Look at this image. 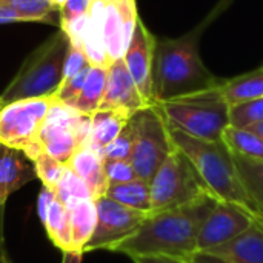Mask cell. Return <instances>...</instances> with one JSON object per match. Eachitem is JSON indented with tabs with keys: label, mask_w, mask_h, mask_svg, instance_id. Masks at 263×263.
<instances>
[{
	"label": "cell",
	"mask_w": 263,
	"mask_h": 263,
	"mask_svg": "<svg viewBox=\"0 0 263 263\" xmlns=\"http://www.w3.org/2000/svg\"><path fill=\"white\" fill-rule=\"evenodd\" d=\"M106 76H108V66H91L88 77L85 80V85L72 103V109L83 114V116H92L94 112L99 111L103 94H105V86H106Z\"/></svg>",
	"instance_id": "7402d4cb"
},
{
	"label": "cell",
	"mask_w": 263,
	"mask_h": 263,
	"mask_svg": "<svg viewBox=\"0 0 263 263\" xmlns=\"http://www.w3.org/2000/svg\"><path fill=\"white\" fill-rule=\"evenodd\" d=\"M129 114L116 109H99L91 116V129L85 145L103 154V149L120 134L125 128Z\"/></svg>",
	"instance_id": "d6986e66"
},
{
	"label": "cell",
	"mask_w": 263,
	"mask_h": 263,
	"mask_svg": "<svg viewBox=\"0 0 263 263\" xmlns=\"http://www.w3.org/2000/svg\"><path fill=\"white\" fill-rule=\"evenodd\" d=\"M145 106H148V103L140 96L125 60L119 59L109 63L105 94L99 109H116L133 116Z\"/></svg>",
	"instance_id": "9a60e30c"
},
{
	"label": "cell",
	"mask_w": 263,
	"mask_h": 263,
	"mask_svg": "<svg viewBox=\"0 0 263 263\" xmlns=\"http://www.w3.org/2000/svg\"><path fill=\"white\" fill-rule=\"evenodd\" d=\"M263 120V97L230 106V126L248 129Z\"/></svg>",
	"instance_id": "4316f807"
},
{
	"label": "cell",
	"mask_w": 263,
	"mask_h": 263,
	"mask_svg": "<svg viewBox=\"0 0 263 263\" xmlns=\"http://www.w3.org/2000/svg\"><path fill=\"white\" fill-rule=\"evenodd\" d=\"M54 200H55V193L52 190H48L43 186L40 191V196H39V202H37V211H39V217L42 222L45 220L46 214L49 213V208Z\"/></svg>",
	"instance_id": "1f68e13d"
},
{
	"label": "cell",
	"mask_w": 263,
	"mask_h": 263,
	"mask_svg": "<svg viewBox=\"0 0 263 263\" xmlns=\"http://www.w3.org/2000/svg\"><path fill=\"white\" fill-rule=\"evenodd\" d=\"M97 222L89 242L85 247V253H92L97 250L109 251L114 245L133 236L139 227L149 216L128 206H123L106 196L94 200Z\"/></svg>",
	"instance_id": "30bf717a"
},
{
	"label": "cell",
	"mask_w": 263,
	"mask_h": 263,
	"mask_svg": "<svg viewBox=\"0 0 263 263\" xmlns=\"http://www.w3.org/2000/svg\"><path fill=\"white\" fill-rule=\"evenodd\" d=\"M6 263H12V262H11V259H9V260H8V262H6Z\"/></svg>",
	"instance_id": "60d3db41"
},
{
	"label": "cell",
	"mask_w": 263,
	"mask_h": 263,
	"mask_svg": "<svg viewBox=\"0 0 263 263\" xmlns=\"http://www.w3.org/2000/svg\"><path fill=\"white\" fill-rule=\"evenodd\" d=\"M51 97L11 102L0 109V143L22 149L31 159L40 149L37 139L51 108Z\"/></svg>",
	"instance_id": "9c48e42d"
},
{
	"label": "cell",
	"mask_w": 263,
	"mask_h": 263,
	"mask_svg": "<svg viewBox=\"0 0 263 263\" xmlns=\"http://www.w3.org/2000/svg\"><path fill=\"white\" fill-rule=\"evenodd\" d=\"M137 20L136 0H105L103 42L109 63L123 59Z\"/></svg>",
	"instance_id": "4fadbf2b"
},
{
	"label": "cell",
	"mask_w": 263,
	"mask_h": 263,
	"mask_svg": "<svg viewBox=\"0 0 263 263\" xmlns=\"http://www.w3.org/2000/svg\"><path fill=\"white\" fill-rule=\"evenodd\" d=\"M222 142L236 156L263 160V139L250 129L228 126L222 134Z\"/></svg>",
	"instance_id": "cb8c5ba5"
},
{
	"label": "cell",
	"mask_w": 263,
	"mask_h": 263,
	"mask_svg": "<svg viewBox=\"0 0 263 263\" xmlns=\"http://www.w3.org/2000/svg\"><path fill=\"white\" fill-rule=\"evenodd\" d=\"M134 146V129L131 122L125 125L120 134L103 149L105 160H129Z\"/></svg>",
	"instance_id": "f546056e"
},
{
	"label": "cell",
	"mask_w": 263,
	"mask_h": 263,
	"mask_svg": "<svg viewBox=\"0 0 263 263\" xmlns=\"http://www.w3.org/2000/svg\"><path fill=\"white\" fill-rule=\"evenodd\" d=\"M37 179L32 160L22 149L0 143V205L23 185Z\"/></svg>",
	"instance_id": "2e32d148"
},
{
	"label": "cell",
	"mask_w": 263,
	"mask_h": 263,
	"mask_svg": "<svg viewBox=\"0 0 263 263\" xmlns=\"http://www.w3.org/2000/svg\"><path fill=\"white\" fill-rule=\"evenodd\" d=\"M17 14L20 22L60 25V9L49 0H3Z\"/></svg>",
	"instance_id": "484cf974"
},
{
	"label": "cell",
	"mask_w": 263,
	"mask_h": 263,
	"mask_svg": "<svg viewBox=\"0 0 263 263\" xmlns=\"http://www.w3.org/2000/svg\"><path fill=\"white\" fill-rule=\"evenodd\" d=\"M20 22L17 14L12 11L11 6H8L3 0H0V25H6V23H15Z\"/></svg>",
	"instance_id": "836d02e7"
},
{
	"label": "cell",
	"mask_w": 263,
	"mask_h": 263,
	"mask_svg": "<svg viewBox=\"0 0 263 263\" xmlns=\"http://www.w3.org/2000/svg\"><path fill=\"white\" fill-rule=\"evenodd\" d=\"M105 173L109 185L125 183L137 179V174L129 160H105Z\"/></svg>",
	"instance_id": "4dcf8cb0"
},
{
	"label": "cell",
	"mask_w": 263,
	"mask_h": 263,
	"mask_svg": "<svg viewBox=\"0 0 263 263\" xmlns=\"http://www.w3.org/2000/svg\"><path fill=\"white\" fill-rule=\"evenodd\" d=\"M49 240L65 254H72V242H71V230H69V219L66 206L55 197L52 202L49 213L46 214L45 220L42 222Z\"/></svg>",
	"instance_id": "603a6c76"
},
{
	"label": "cell",
	"mask_w": 263,
	"mask_h": 263,
	"mask_svg": "<svg viewBox=\"0 0 263 263\" xmlns=\"http://www.w3.org/2000/svg\"><path fill=\"white\" fill-rule=\"evenodd\" d=\"M49 2H51L57 9H62V8H63V5L66 3V0H49Z\"/></svg>",
	"instance_id": "74e56055"
},
{
	"label": "cell",
	"mask_w": 263,
	"mask_h": 263,
	"mask_svg": "<svg viewBox=\"0 0 263 263\" xmlns=\"http://www.w3.org/2000/svg\"><path fill=\"white\" fill-rule=\"evenodd\" d=\"M156 105L171 128L197 139L222 140L225 128L230 126V105L220 85Z\"/></svg>",
	"instance_id": "5b68a950"
},
{
	"label": "cell",
	"mask_w": 263,
	"mask_h": 263,
	"mask_svg": "<svg viewBox=\"0 0 263 263\" xmlns=\"http://www.w3.org/2000/svg\"><path fill=\"white\" fill-rule=\"evenodd\" d=\"M62 263H69V253H65V254H63V260H62Z\"/></svg>",
	"instance_id": "f35d334b"
},
{
	"label": "cell",
	"mask_w": 263,
	"mask_h": 263,
	"mask_svg": "<svg viewBox=\"0 0 263 263\" xmlns=\"http://www.w3.org/2000/svg\"><path fill=\"white\" fill-rule=\"evenodd\" d=\"M63 205L66 206L69 219L72 254L83 256L85 247L89 242L97 222L94 199H69Z\"/></svg>",
	"instance_id": "ac0fdd59"
},
{
	"label": "cell",
	"mask_w": 263,
	"mask_h": 263,
	"mask_svg": "<svg viewBox=\"0 0 263 263\" xmlns=\"http://www.w3.org/2000/svg\"><path fill=\"white\" fill-rule=\"evenodd\" d=\"M170 134L173 143L194 163L213 196L219 200L245 208L257 219L263 220V216L245 191L233 153L222 140L197 139L171 126Z\"/></svg>",
	"instance_id": "3957f363"
},
{
	"label": "cell",
	"mask_w": 263,
	"mask_h": 263,
	"mask_svg": "<svg viewBox=\"0 0 263 263\" xmlns=\"http://www.w3.org/2000/svg\"><path fill=\"white\" fill-rule=\"evenodd\" d=\"M217 202L219 199L210 193L188 205L151 213L133 236L109 251L129 257L171 256L190 260L197 251L199 233Z\"/></svg>",
	"instance_id": "7a4b0ae2"
},
{
	"label": "cell",
	"mask_w": 263,
	"mask_h": 263,
	"mask_svg": "<svg viewBox=\"0 0 263 263\" xmlns=\"http://www.w3.org/2000/svg\"><path fill=\"white\" fill-rule=\"evenodd\" d=\"M220 89L230 106L263 97V63L250 72L222 80Z\"/></svg>",
	"instance_id": "ffe728a7"
},
{
	"label": "cell",
	"mask_w": 263,
	"mask_h": 263,
	"mask_svg": "<svg viewBox=\"0 0 263 263\" xmlns=\"http://www.w3.org/2000/svg\"><path fill=\"white\" fill-rule=\"evenodd\" d=\"M156 39L153 32L146 28L143 20L139 17L129 46L123 55L125 65L140 92L148 105L154 103L153 97V59Z\"/></svg>",
	"instance_id": "5bb4252c"
},
{
	"label": "cell",
	"mask_w": 263,
	"mask_h": 263,
	"mask_svg": "<svg viewBox=\"0 0 263 263\" xmlns=\"http://www.w3.org/2000/svg\"><path fill=\"white\" fill-rule=\"evenodd\" d=\"M31 160L34 163L37 179L42 180L45 188L54 191L65 173L66 165L60 163L59 160H55L54 157H51L49 154H46L43 151H39L35 156H32Z\"/></svg>",
	"instance_id": "83f0119b"
},
{
	"label": "cell",
	"mask_w": 263,
	"mask_h": 263,
	"mask_svg": "<svg viewBox=\"0 0 263 263\" xmlns=\"http://www.w3.org/2000/svg\"><path fill=\"white\" fill-rule=\"evenodd\" d=\"M69 263H82V256L80 254H71L69 253Z\"/></svg>",
	"instance_id": "8d00e7d4"
},
{
	"label": "cell",
	"mask_w": 263,
	"mask_h": 263,
	"mask_svg": "<svg viewBox=\"0 0 263 263\" xmlns=\"http://www.w3.org/2000/svg\"><path fill=\"white\" fill-rule=\"evenodd\" d=\"M91 117L52 100L45 123L40 129L37 146L60 163H68L72 154L86 143Z\"/></svg>",
	"instance_id": "ba28073f"
},
{
	"label": "cell",
	"mask_w": 263,
	"mask_h": 263,
	"mask_svg": "<svg viewBox=\"0 0 263 263\" xmlns=\"http://www.w3.org/2000/svg\"><path fill=\"white\" fill-rule=\"evenodd\" d=\"M2 106H3V103H2V100H0V109H2Z\"/></svg>",
	"instance_id": "ab89813d"
},
{
	"label": "cell",
	"mask_w": 263,
	"mask_h": 263,
	"mask_svg": "<svg viewBox=\"0 0 263 263\" xmlns=\"http://www.w3.org/2000/svg\"><path fill=\"white\" fill-rule=\"evenodd\" d=\"M257 219L253 213L234 203L219 200L206 217L197 239V251L219 247L248 230Z\"/></svg>",
	"instance_id": "8fae6325"
},
{
	"label": "cell",
	"mask_w": 263,
	"mask_h": 263,
	"mask_svg": "<svg viewBox=\"0 0 263 263\" xmlns=\"http://www.w3.org/2000/svg\"><path fill=\"white\" fill-rule=\"evenodd\" d=\"M230 2L220 0L199 25L180 37L156 39L153 59L154 103L210 89L222 83V79L216 77L203 63L199 46L206 28L227 9Z\"/></svg>",
	"instance_id": "6da1fadb"
},
{
	"label": "cell",
	"mask_w": 263,
	"mask_h": 263,
	"mask_svg": "<svg viewBox=\"0 0 263 263\" xmlns=\"http://www.w3.org/2000/svg\"><path fill=\"white\" fill-rule=\"evenodd\" d=\"M66 165L86 185L94 200L106 194L109 183L106 179L105 159L102 153L83 145L72 154Z\"/></svg>",
	"instance_id": "e0dca14e"
},
{
	"label": "cell",
	"mask_w": 263,
	"mask_h": 263,
	"mask_svg": "<svg viewBox=\"0 0 263 263\" xmlns=\"http://www.w3.org/2000/svg\"><path fill=\"white\" fill-rule=\"evenodd\" d=\"M250 131H253L254 134H257L259 137H262L263 139V120L262 122H259L257 125H254V126H251V128H248Z\"/></svg>",
	"instance_id": "d590c367"
},
{
	"label": "cell",
	"mask_w": 263,
	"mask_h": 263,
	"mask_svg": "<svg viewBox=\"0 0 263 263\" xmlns=\"http://www.w3.org/2000/svg\"><path fill=\"white\" fill-rule=\"evenodd\" d=\"M54 193H55V197L62 203H65L69 199H92L86 185L68 168V165H66L65 173H63L59 185L55 186Z\"/></svg>",
	"instance_id": "f1b7e54d"
},
{
	"label": "cell",
	"mask_w": 263,
	"mask_h": 263,
	"mask_svg": "<svg viewBox=\"0 0 263 263\" xmlns=\"http://www.w3.org/2000/svg\"><path fill=\"white\" fill-rule=\"evenodd\" d=\"M233 156L247 194L263 216V160Z\"/></svg>",
	"instance_id": "d4e9b609"
},
{
	"label": "cell",
	"mask_w": 263,
	"mask_h": 263,
	"mask_svg": "<svg viewBox=\"0 0 263 263\" xmlns=\"http://www.w3.org/2000/svg\"><path fill=\"white\" fill-rule=\"evenodd\" d=\"M191 263H263V220H256L248 230L227 243L196 251Z\"/></svg>",
	"instance_id": "7c38bea8"
},
{
	"label": "cell",
	"mask_w": 263,
	"mask_h": 263,
	"mask_svg": "<svg viewBox=\"0 0 263 263\" xmlns=\"http://www.w3.org/2000/svg\"><path fill=\"white\" fill-rule=\"evenodd\" d=\"M129 122L134 129V146L129 162L139 179L151 182L174 149L168 122L156 103L134 112Z\"/></svg>",
	"instance_id": "52a82bcc"
},
{
	"label": "cell",
	"mask_w": 263,
	"mask_h": 263,
	"mask_svg": "<svg viewBox=\"0 0 263 263\" xmlns=\"http://www.w3.org/2000/svg\"><path fill=\"white\" fill-rule=\"evenodd\" d=\"M71 42L63 29H57L34 48L22 62L12 80L0 94L3 105L37 97H52L63 79Z\"/></svg>",
	"instance_id": "277c9868"
},
{
	"label": "cell",
	"mask_w": 263,
	"mask_h": 263,
	"mask_svg": "<svg viewBox=\"0 0 263 263\" xmlns=\"http://www.w3.org/2000/svg\"><path fill=\"white\" fill-rule=\"evenodd\" d=\"M3 223H5V205H0V263H6L9 260V256H8L6 248H5Z\"/></svg>",
	"instance_id": "e575fe53"
},
{
	"label": "cell",
	"mask_w": 263,
	"mask_h": 263,
	"mask_svg": "<svg viewBox=\"0 0 263 263\" xmlns=\"http://www.w3.org/2000/svg\"><path fill=\"white\" fill-rule=\"evenodd\" d=\"M151 213H160L188 205L210 194L194 163L174 145L149 182Z\"/></svg>",
	"instance_id": "8992f818"
},
{
	"label": "cell",
	"mask_w": 263,
	"mask_h": 263,
	"mask_svg": "<svg viewBox=\"0 0 263 263\" xmlns=\"http://www.w3.org/2000/svg\"><path fill=\"white\" fill-rule=\"evenodd\" d=\"M105 196L123 206L151 214V186L143 179L109 185Z\"/></svg>",
	"instance_id": "44dd1931"
},
{
	"label": "cell",
	"mask_w": 263,
	"mask_h": 263,
	"mask_svg": "<svg viewBox=\"0 0 263 263\" xmlns=\"http://www.w3.org/2000/svg\"><path fill=\"white\" fill-rule=\"evenodd\" d=\"M131 259L134 263H191L186 259L171 256H134Z\"/></svg>",
	"instance_id": "d6a6232c"
}]
</instances>
